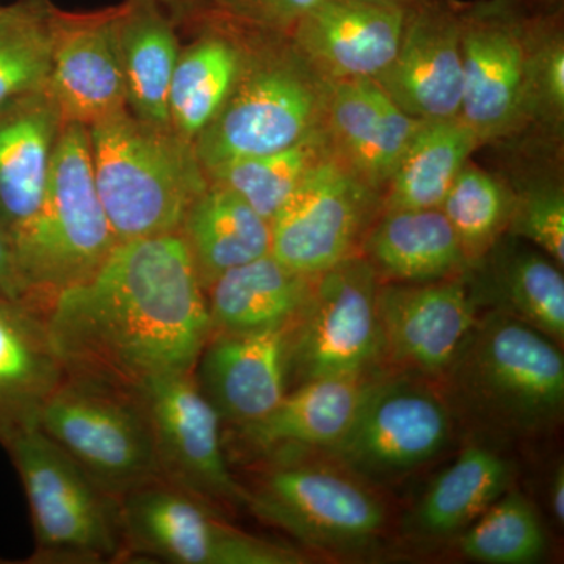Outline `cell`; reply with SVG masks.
Masks as SVG:
<instances>
[{
	"mask_svg": "<svg viewBox=\"0 0 564 564\" xmlns=\"http://www.w3.org/2000/svg\"><path fill=\"white\" fill-rule=\"evenodd\" d=\"M422 122L375 80L328 82L325 131L334 154L381 195Z\"/></svg>",
	"mask_w": 564,
	"mask_h": 564,
	"instance_id": "obj_20",
	"label": "cell"
},
{
	"mask_svg": "<svg viewBox=\"0 0 564 564\" xmlns=\"http://www.w3.org/2000/svg\"><path fill=\"white\" fill-rule=\"evenodd\" d=\"M375 373L326 377L289 389L265 417L239 426L240 441L254 454L281 455L293 448L328 451L347 433Z\"/></svg>",
	"mask_w": 564,
	"mask_h": 564,
	"instance_id": "obj_23",
	"label": "cell"
},
{
	"mask_svg": "<svg viewBox=\"0 0 564 564\" xmlns=\"http://www.w3.org/2000/svg\"><path fill=\"white\" fill-rule=\"evenodd\" d=\"M126 551L177 564H302L306 554L237 529L165 480L120 499Z\"/></svg>",
	"mask_w": 564,
	"mask_h": 564,
	"instance_id": "obj_12",
	"label": "cell"
},
{
	"mask_svg": "<svg viewBox=\"0 0 564 564\" xmlns=\"http://www.w3.org/2000/svg\"><path fill=\"white\" fill-rule=\"evenodd\" d=\"M484 259H489L486 274L470 285L478 306L489 304L551 337L564 340L563 267L541 250L502 245V240Z\"/></svg>",
	"mask_w": 564,
	"mask_h": 564,
	"instance_id": "obj_29",
	"label": "cell"
},
{
	"mask_svg": "<svg viewBox=\"0 0 564 564\" xmlns=\"http://www.w3.org/2000/svg\"><path fill=\"white\" fill-rule=\"evenodd\" d=\"M118 243L96 187L88 128L66 122L40 209L13 248L31 306L44 313L58 292L91 276Z\"/></svg>",
	"mask_w": 564,
	"mask_h": 564,
	"instance_id": "obj_5",
	"label": "cell"
},
{
	"mask_svg": "<svg viewBox=\"0 0 564 564\" xmlns=\"http://www.w3.org/2000/svg\"><path fill=\"white\" fill-rule=\"evenodd\" d=\"M187 35L181 44L169 95V126L195 144L220 113L231 95L245 58L240 29L195 18L180 28Z\"/></svg>",
	"mask_w": 564,
	"mask_h": 564,
	"instance_id": "obj_22",
	"label": "cell"
},
{
	"mask_svg": "<svg viewBox=\"0 0 564 564\" xmlns=\"http://www.w3.org/2000/svg\"><path fill=\"white\" fill-rule=\"evenodd\" d=\"M20 474L35 532V562L101 563L124 554L120 499L28 422L0 436Z\"/></svg>",
	"mask_w": 564,
	"mask_h": 564,
	"instance_id": "obj_6",
	"label": "cell"
},
{
	"mask_svg": "<svg viewBox=\"0 0 564 564\" xmlns=\"http://www.w3.org/2000/svg\"><path fill=\"white\" fill-rule=\"evenodd\" d=\"M0 292L18 302L31 304L28 285L18 269L13 247L2 229H0Z\"/></svg>",
	"mask_w": 564,
	"mask_h": 564,
	"instance_id": "obj_39",
	"label": "cell"
},
{
	"mask_svg": "<svg viewBox=\"0 0 564 564\" xmlns=\"http://www.w3.org/2000/svg\"><path fill=\"white\" fill-rule=\"evenodd\" d=\"M61 14L52 0L0 6V107L47 88Z\"/></svg>",
	"mask_w": 564,
	"mask_h": 564,
	"instance_id": "obj_33",
	"label": "cell"
},
{
	"mask_svg": "<svg viewBox=\"0 0 564 564\" xmlns=\"http://www.w3.org/2000/svg\"><path fill=\"white\" fill-rule=\"evenodd\" d=\"M314 281L272 252L223 273L204 291L212 333L292 328L306 310Z\"/></svg>",
	"mask_w": 564,
	"mask_h": 564,
	"instance_id": "obj_26",
	"label": "cell"
},
{
	"mask_svg": "<svg viewBox=\"0 0 564 564\" xmlns=\"http://www.w3.org/2000/svg\"><path fill=\"white\" fill-rule=\"evenodd\" d=\"M96 187L118 242L180 232L209 185L191 141L128 110L88 128Z\"/></svg>",
	"mask_w": 564,
	"mask_h": 564,
	"instance_id": "obj_2",
	"label": "cell"
},
{
	"mask_svg": "<svg viewBox=\"0 0 564 564\" xmlns=\"http://www.w3.org/2000/svg\"><path fill=\"white\" fill-rule=\"evenodd\" d=\"M380 214L381 193L333 154L304 177L270 221L272 256L293 272L317 276L361 254Z\"/></svg>",
	"mask_w": 564,
	"mask_h": 564,
	"instance_id": "obj_13",
	"label": "cell"
},
{
	"mask_svg": "<svg viewBox=\"0 0 564 564\" xmlns=\"http://www.w3.org/2000/svg\"><path fill=\"white\" fill-rule=\"evenodd\" d=\"M510 463L484 445H469L430 484L411 516L425 540L458 536L510 488Z\"/></svg>",
	"mask_w": 564,
	"mask_h": 564,
	"instance_id": "obj_30",
	"label": "cell"
},
{
	"mask_svg": "<svg viewBox=\"0 0 564 564\" xmlns=\"http://www.w3.org/2000/svg\"><path fill=\"white\" fill-rule=\"evenodd\" d=\"M560 344L499 310L478 315L444 377L452 393L496 432L532 436L556 425L564 410Z\"/></svg>",
	"mask_w": 564,
	"mask_h": 564,
	"instance_id": "obj_3",
	"label": "cell"
},
{
	"mask_svg": "<svg viewBox=\"0 0 564 564\" xmlns=\"http://www.w3.org/2000/svg\"><path fill=\"white\" fill-rule=\"evenodd\" d=\"M181 44L180 29L155 0H124L118 6V57L133 117L169 126L170 84Z\"/></svg>",
	"mask_w": 564,
	"mask_h": 564,
	"instance_id": "obj_27",
	"label": "cell"
},
{
	"mask_svg": "<svg viewBox=\"0 0 564 564\" xmlns=\"http://www.w3.org/2000/svg\"><path fill=\"white\" fill-rule=\"evenodd\" d=\"M378 85L422 121L459 117L463 98L459 2L432 0L406 11L402 40Z\"/></svg>",
	"mask_w": 564,
	"mask_h": 564,
	"instance_id": "obj_16",
	"label": "cell"
},
{
	"mask_svg": "<svg viewBox=\"0 0 564 564\" xmlns=\"http://www.w3.org/2000/svg\"><path fill=\"white\" fill-rule=\"evenodd\" d=\"M65 124L47 88L0 107V229L13 248L40 209Z\"/></svg>",
	"mask_w": 564,
	"mask_h": 564,
	"instance_id": "obj_21",
	"label": "cell"
},
{
	"mask_svg": "<svg viewBox=\"0 0 564 564\" xmlns=\"http://www.w3.org/2000/svg\"><path fill=\"white\" fill-rule=\"evenodd\" d=\"M65 378L44 314L0 292V436L36 421Z\"/></svg>",
	"mask_w": 564,
	"mask_h": 564,
	"instance_id": "obj_24",
	"label": "cell"
},
{
	"mask_svg": "<svg viewBox=\"0 0 564 564\" xmlns=\"http://www.w3.org/2000/svg\"><path fill=\"white\" fill-rule=\"evenodd\" d=\"M484 147L462 117L423 121L381 195V212L441 209L445 196Z\"/></svg>",
	"mask_w": 564,
	"mask_h": 564,
	"instance_id": "obj_31",
	"label": "cell"
},
{
	"mask_svg": "<svg viewBox=\"0 0 564 564\" xmlns=\"http://www.w3.org/2000/svg\"><path fill=\"white\" fill-rule=\"evenodd\" d=\"M334 154L325 128L285 150L251 155L207 170V180L236 193L267 221L314 169Z\"/></svg>",
	"mask_w": 564,
	"mask_h": 564,
	"instance_id": "obj_32",
	"label": "cell"
},
{
	"mask_svg": "<svg viewBox=\"0 0 564 564\" xmlns=\"http://www.w3.org/2000/svg\"><path fill=\"white\" fill-rule=\"evenodd\" d=\"M563 124L562 3L530 6L529 129H538L545 143L558 144L562 143Z\"/></svg>",
	"mask_w": 564,
	"mask_h": 564,
	"instance_id": "obj_36",
	"label": "cell"
},
{
	"mask_svg": "<svg viewBox=\"0 0 564 564\" xmlns=\"http://www.w3.org/2000/svg\"><path fill=\"white\" fill-rule=\"evenodd\" d=\"M463 98L459 117L481 144L529 129L530 6L524 0L459 2Z\"/></svg>",
	"mask_w": 564,
	"mask_h": 564,
	"instance_id": "obj_10",
	"label": "cell"
},
{
	"mask_svg": "<svg viewBox=\"0 0 564 564\" xmlns=\"http://www.w3.org/2000/svg\"><path fill=\"white\" fill-rule=\"evenodd\" d=\"M511 209L508 232L524 239L538 250L564 265V188L558 172L540 174L525 184L511 187Z\"/></svg>",
	"mask_w": 564,
	"mask_h": 564,
	"instance_id": "obj_37",
	"label": "cell"
},
{
	"mask_svg": "<svg viewBox=\"0 0 564 564\" xmlns=\"http://www.w3.org/2000/svg\"><path fill=\"white\" fill-rule=\"evenodd\" d=\"M66 377L135 395L158 378L193 372L212 323L180 234L120 242L87 280L44 311Z\"/></svg>",
	"mask_w": 564,
	"mask_h": 564,
	"instance_id": "obj_1",
	"label": "cell"
},
{
	"mask_svg": "<svg viewBox=\"0 0 564 564\" xmlns=\"http://www.w3.org/2000/svg\"><path fill=\"white\" fill-rule=\"evenodd\" d=\"M162 10L169 14L177 25L181 28L185 22L191 21L198 10L202 9L204 0H155Z\"/></svg>",
	"mask_w": 564,
	"mask_h": 564,
	"instance_id": "obj_40",
	"label": "cell"
},
{
	"mask_svg": "<svg viewBox=\"0 0 564 564\" xmlns=\"http://www.w3.org/2000/svg\"><path fill=\"white\" fill-rule=\"evenodd\" d=\"M459 551L486 564H532L543 558L547 534L524 494L507 491L459 533Z\"/></svg>",
	"mask_w": 564,
	"mask_h": 564,
	"instance_id": "obj_35",
	"label": "cell"
},
{
	"mask_svg": "<svg viewBox=\"0 0 564 564\" xmlns=\"http://www.w3.org/2000/svg\"><path fill=\"white\" fill-rule=\"evenodd\" d=\"M359 2L373 3V6L393 7V9L411 10L422 3L432 2V0H359Z\"/></svg>",
	"mask_w": 564,
	"mask_h": 564,
	"instance_id": "obj_42",
	"label": "cell"
},
{
	"mask_svg": "<svg viewBox=\"0 0 564 564\" xmlns=\"http://www.w3.org/2000/svg\"><path fill=\"white\" fill-rule=\"evenodd\" d=\"M381 362L444 377L480 315L469 274L432 282H380Z\"/></svg>",
	"mask_w": 564,
	"mask_h": 564,
	"instance_id": "obj_15",
	"label": "cell"
},
{
	"mask_svg": "<svg viewBox=\"0 0 564 564\" xmlns=\"http://www.w3.org/2000/svg\"><path fill=\"white\" fill-rule=\"evenodd\" d=\"M150 423L162 480L215 507L248 508L221 443V419L193 372L158 378L135 393Z\"/></svg>",
	"mask_w": 564,
	"mask_h": 564,
	"instance_id": "obj_14",
	"label": "cell"
},
{
	"mask_svg": "<svg viewBox=\"0 0 564 564\" xmlns=\"http://www.w3.org/2000/svg\"><path fill=\"white\" fill-rule=\"evenodd\" d=\"M321 2L323 0H204L192 20L210 18L242 31L291 36L299 22Z\"/></svg>",
	"mask_w": 564,
	"mask_h": 564,
	"instance_id": "obj_38",
	"label": "cell"
},
{
	"mask_svg": "<svg viewBox=\"0 0 564 564\" xmlns=\"http://www.w3.org/2000/svg\"><path fill=\"white\" fill-rule=\"evenodd\" d=\"M289 332L210 334L193 377L221 422L250 425L281 402L289 391Z\"/></svg>",
	"mask_w": 564,
	"mask_h": 564,
	"instance_id": "obj_18",
	"label": "cell"
},
{
	"mask_svg": "<svg viewBox=\"0 0 564 564\" xmlns=\"http://www.w3.org/2000/svg\"><path fill=\"white\" fill-rule=\"evenodd\" d=\"M380 278L362 254L315 276L306 310L289 332L288 383L366 377L381 362Z\"/></svg>",
	"mask_w": 564,
	"mask_h": 564,
	"instance_id": "obj_11",
	"label": "cell"
},
{
	"mask_svg": "<svg viewBox=\"0 0 564 564\" xmlns=\"http://www.w3.org/2000/svg\"><path fill=\"white\" fill-rule=\"evenodd\" d=\"M361 254L381 282H432L473 270L441 209L381 212L364 239Z\"/></svg>",
	"mask_w": 564,
	"mask_h": 564,
	"instance_id": "obj_25",
	"label": "cell"
},
{
	"mask_svg": "<svg viewBox=\"0 0 564 564\" xmlns=\"http://www.w3.org/2000/svg\"><path fill=\"white\" fill-rule=\"evenodd\" d=\"M513 209L507 180L467 162L445 196L441 210L462 243L473 269L503 239Z\"/></svg>",
	"mask_w": 564,
	"mask_h": 564,
	"instance_id": "obj_34",
	"label": "cell"
},
{
	"mask_svg": "<svg viewBox=\"0 0 564 564\" xmlns=\"http://www.w3.org/2000/svg\"><path fill=\"white\" fill-rule=\"evenodd\" d=\"M242 32L247 47L236 85L193 144L206 172L237 159L285 150L325 128L328 80L289 36Z\"/></svg>",
	"mask_w": 564,
	"mask_h": 564,
	"instance_id": "obj_4",
	"label": "cell"
},
{
	"mask_svg": "<svg viewBox=\"0 0 564 564\" xmlns=\"http://www.w3.org/2000/svg\"><path fill=\"white\" fill-rule=\"evenodd\" d=\"M451 436V404L425 377L373 375L347 433L325 454L361 480L383 484L432 462Z\"/></svg>",
	"mask_w": 564,
	"mask_h": 564,
	"instance_id": "obj_9",
	"label": "cell"
},
{
	"mask_svg": "<svg viewBox=\"0 0 564 564\" xmlns=\"http://www.w3.org/2000/svg\"><path fill=\"white\" fill-rule=\"evenodd\" d=\"M36 422L93 481L118 499L162 480L150 423L131 393L66 377L41 404Z\"/></svg>",
	"mask_w": 564,
	"mask_h": 564,
	"instance_id": "obj_8",
	"label": "cell"
},
{
	"mask_svg": "<svg viewBox=\"0 0 564 564\" xmlns=\"http://www.w3.org/2000/svg\"><path fill=\"white\" fill-rule=\"evenodd\" d=\"M551 507L552 513L556 522L563 524L564 522V469L563 466L556 467L554 475H552L551 488Z\"/></svg>",
	"mask_w": 564,
	"mask_h": 564,
	"instance_id": "obj_41",
	"label": "cell"
},
{
	"mask_svg": "<svg viewBox=\"0 0 564 564\" xmlns=\"http://www.w3.org/2000/svg\"><path fill=\"white\" fill-rule=\"evenodd\" d=\"M204 291L223 273L272 252V228L250 204L218 184L192 204L180 228Z\"/></svg>",
	"mask_w": 564,
	"mask_h": 564,
	"instance_id": "obj_28",
	"label": "cell"
},
{
	"mask_svg": "<svg viewBox=\"0 0 564 564\" xmlns=\"http://www.w3.org/2000/svg\"><path fill=\"white\" fill-rule=\"evenodd\" d=\"M406 11L323 0L289 39L325 80H377L395 57Z\"/></svg>",
	"mask_w": 564,
	"mask_h": 564,
	"instance_id": "obj_19",
	"label": "cell"
},
{
	"mask_svg": "<svg viewBox=\"0 0 564 564\" xmlns=\"http://www.w3.org/2000/svg\"><path fill=\"white\" fill-rule=\"evenodd\" d=\"M248 492V508L267 524L334 554L370 547L388 522L369 485L334 462L278 459Z\"/></svg>",
	"mask_w": 564,
	"mask_h": 564,
	"instance_id": "obj_7",
	"label": "cell"
},
{
	"mask_svg": "<svg viewBox=\"0 0 564 564\" xmlns=\"http://www.w3.org/2000/svg\"><path fill=\"white\" fill-rule=\"evenodd\" d=\"M118 6L62 10L47 90L63 121L90 126L128 110L117 47Z\"/></svg>",
	"mask_w": 564,
	"mask_h": 564,
	"instance_id": "obj_17",
	"label": "cell"
},
{
	"mask_svg": "<svg viewBox=\"0 0 564 564\" xmlns=\"http://www.w3.org/2000/svg\"><path fill=\"white\" fill-rule=\"evenodd\" d=\"M530 6H552V3H562V0H524Z\"/></svg>",
	"mask_w": 564,
	"mask_h": 564,
	"instance_id": "obj_43",
	"label": "cell"
}]
</instances>
